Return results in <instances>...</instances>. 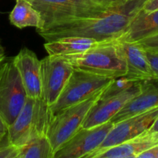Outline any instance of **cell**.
Here are the masks:
<instances>
[{
    "instance_id": "obj_1",
    "label": "cell",
    "mask_w": 158,
    "mask_h": 158,
    "mask_svg": "<svg viewBox=\"0 0 158 158\" xmlns=\"http://www.w3.org/2000/svg\"><path fill=\"white\" fill-rule=\"evenodd\" d=\"M147 0H127L95 16L65 20L37 31L46 42L68 36L94 39L98 42L118 39L127 31Z\"/></svg>"
},
{
    "instance_id": "obj_2",
    "label": "cell",
    "mask_w": 158,
    "mask_h": 158,
    "mask_svg": "<svg viewBox=\"0 0 158 158\" xmlns=\"http://www.w3.org/2000/svg\"><path fill=\"white\" fill-rule=\"evenodd\" d=\"M61 56L66 59L74 69L112 78L126 75V63L116 39L99 42L81 53Z\"/></svg>"
},
{
    "instance_id": "obj_3",
    "label": "cell",
    "mask_w": 158,
    "mask_h": 158,
    "mask_svg": "<svg viewBox=\"0 0 158 158\" xmlns=\"http://www.w3.org/2000/svg\"><path fill=\"white\" fill-rule=\"evenodd\" d=\"M53 117L50 108L43 99L27 97L19 115L9 126L8 141L21 147L35 137L46 135Z\"/></svg>"
},
{
    "instance_id": "obj_4",
    "label": "cell",
    "mask_w": 158,
    "mask_h": 158,
    "mask_svg": "<svg viewBox=\"0 0 158 158\" xmlns=\"http://www.w3.org/2000/svg\"><path fill=\"white\" fill-rule=\"evenodd\" d=\"M140 92L141 81H132L125 77L115 78L91 108L82 127H92L109 121L127 102Z\"/></svg>"
},
{
    "instance_id": "obj_5",
    "label": "cell",
    "mask_w": 158,
    "mask_h": 158,
    "mask_svg": "<svg viewBox=\"0 0 158 158\" xmlns=\"http://www.w3.org/2000/svg\"><path fill=\"white\" fill-rule=\"evenodd\" d=\"M105 89H101L84 101L62 110L54 116L46 135L54 154L82 127L88 112L99 100Z\"/></svg>"
},
{
    "instance_id": "obj_6",
    "label": "cell",
    "mask_w": 158,
    "mask_h": 158,
    "mask_svg": "<svg viewBox=\"0 0 158 158\" xmlns=\"http://www.w3.org/2000/svg\"><path fill=\"white\" fill-rule=\"evenodd\" d=\"M40 12L46 29L65 20L95 16L107 9L92 0H26ZM38 31V30H37Z\"/></svg>"
},
{
    "instance_id": "obj_7",
    "label": "cell",
    "mask_w": 158,
    "mask_h": 158,
    "mask_svg": "<svg viewBox=\"0 0 158 158\" xmlns=\"http://www.w3.org/2000/svg\"><path fill=\"white\" fill-rule=\"evenodd\" d=\"M115 78L74 69L57 102L50 106L53 116L72 105L87 100L111 84Z\"/></svg>"
},
{
    "instance_id": "obj_8",
    "label": "cell",
    "mask_w": 158,
    "mask_h": 158,
    "mask_svg": "<svg viewBox=\"0 0 158 158\" xmlns=\"http://www.w3.org/2000/svg\"><path fill=\"white\" fill-rule=\"evenodd\" d=\"M27 95L13 59L0 66V114L10 126L21 111Z\"/></svg>"
},
{
    "instance_id": "obj_9",
    "label": "cell",
    "mask_w": 158,
    "mask_h": 158,
    "mask_svg": "<svg viewBox=\"0 0 158 158\" xmlns=\"http://www.w3.org/2000/svg\"><path fill=\"white\" fill-rule=\"evenodd\" d=\"M74 68L61 56H50L40 60L42 98L49 106L57 102Z\"/></svg>"
},
{
    "instance_id": "obj_10",
    "label": "cell",
    "mask_w": 158,
    "mask_h": 158,
    "mask_svg": "<svg viewBox=\"0 0 158 158\" xmlns=\"http://www.w3.org/2000/svg\"><path fill=\"white\" fill-rule=\"evenodd\" d=\"M113 125L109 120L92 127H81L56 151L54 158H88L103 143Z\"/></svg>"
},
{
    "instance_id": "obj_11",
    "label": "cell",
    "mask_w": 158,
    "mask_h": 158,
    "mask_svg": "<svg viewBox=\"0 0 158 158\" xmlns=\"http://www.w3.org/2000/svg\"><path fill=\"white\" fill-rule=\"evenodd\" d=\"M157 117L158 106H156L114 123L103 143L88 158H94L98 153L139 135L150 129Z\"/></svg>"
},
{
    "instance_id": "obj_12",
    "label": "cell",
    "mask_w": 158,
    "mask_h": 158,
    "mask_svg": "<svg viewBox=\"0 0 158 158\" xmlns=\"http://www.w3.org/2000/svg\"><path fill=\"white\" fill-rule=\"evenodd\" d=\"M126 63L127 73L125 76L132 81H141L155 78L150 62L147 56V50L137 42L116 39Z\"/></svg>"
},
{
    "instance_id": "obj_13",
    "label": "cell",
    "mask_w": 158,
    "mask_h": 158,
    "mask_svg": "<svg viewBox=\"0 0 158 158\" xmlns=\"http://www.w3.org/2000/svg\"><path fill=\"white\" fill-rule=\"evenodd\" d=\"M13 61L20 74L27 97L42 98L40 60L35 52L23 47L14 57Z\"/></svg>"
},
{
    "instance_id": "obj_14",
    "label": "cell",
    "mask_w": 158,
    "mask_h": 158,
    "mask_svg": "<svg viewBox=\"0 0 158 158\" xmlns=\"http://www.w3.org/2000/svg\"><path fill=\"white\" fill-rule=\"evenodd\" d=\"M156 106H158V79L141 80V92L127 102L110 120L116 123Z\"/></svg>"
},
{
    "instance_id": "obj_15",
    "label": "cell",
    "mask_w": 158,
    "mask_h": 158,
    "mask_svg": "<svg viewBox=\"0 0 158 158\" xmlns=\"http://www.w3.org/2000/svg\"><path fill=\"white\" fill-rule=\"evenodd\" d=\"M158 144V132L149 130L116 146L98 153L94 158H138L144 151Z\"/></svg>"
},
{
    "instance_id": "obj_16",
    "label": "cell",
    "mask_w": 158,
    "mask_h": 158,
    "mask_svg": "<svg viewBox=\"0 0 158 158\" xmlns=\"http://www.w3.org/2000/svg\"><path fill=\"white\" fill-rule=\"evenodd\" d=\"M158 32V9L146 12L143 9L136 15L126 32L119 38L137 42Z\"/></svg>"
},
{
    "instance_id": "obj_17",
    "label": "cell",
    "mask_w": 158,
    "mask_h": 158,
    "mask_svg": "<svg viewBox=\"0 0 158 158\" xmlns=\"http://www.w3.org/2000/svg\"><path fill=\"white\" fill-rule=\"evenodd\" d=\"M94 39L79 36H68L54 41L46 42L43 45L50 56H66L81 53L98 44Z\"/></svg>"
},
{
    "instance_id": "obj_18",
    "label": "cell",
    "mask_w": 158,
    "mask_h": 158,
    "mask_svg": "<svg viewBox=\"0 0 158 158\" xmlns=\"http://www.w3.org/2000/svg\"><path fill=\"white\" fill-rule=\"evenodd\" d=\"M9 22L18 29L35 27L41 30L43 23L40 12L26 0H15V6L9 14Z\"/></svg>"
},
{
    "instance_id": "obj_19",
    "label": "cell",
    "mask_w": 158,
    "mask_h": 158,
    "mask_svg": "<svg viewBox=\"0 0 158 158\" xmlns=\"http://www.w3.org/2000/svg\"><path fill=\"white\" fill-rule=\"evenodd\" d=\"M54 152L47 135H41L20 147L18 158H54Z\"/></svg>"
},
{
    "instance_id": "obj_20",
    "label": "cell",
    "mask_w": 158,
    "mask_h": 158,
    "mask_svg": "<svg viewBox=\"0 0 158 158\" xmlns=\"http://www.w3.org/2000/svg\"><path fill=\"white\" fill-rule=\"evenodd\" d=\"M3 140L0 142V158H18L20 147L9 143L8 139L6 143Z\"/></svg>"
},
{
    "instance_id": "obj_21",
    "label": "cell",
    "mask_w": 158,
    "mask_h": 158,
    "mask_svg": "<svg viewBox=\"0 0 158 158\" xmlns=\"http://www.w3.org/2000/svg\"><path fill=\"white\" fill-rule=\"evenodd\" d=\"M145 49L156 52L158 51V32L137 41Z\"/></svg>"
},
{
    "instance_id": "obj_22",
    "label": "cell",
    "mask_w": 158,
    "mask_h": 158,
    "mask_svg": "<svg viewBox=\"0 0 158 158\" xmlns=\"http://www.w3.org/2000/svg\"><path fill=\"white\" fill-rule=\"evenodd\" d=\"M147 56L149 62H150L154 77L158 79V52L147 50Z\"/></svg>"
},
{
    "instance_id": "obj_23",
    "label": "cell",
    "mask_w": 158,
    "mask_h": 158,
    "mask_svg": "<svg viewBox=\"0 0 158 158\" xmlns=\"http://www.w3.org/2000/svg\"><path fill=\"white\" fill-rule=\"evenodd\" d=\"M92 1L97 4L100 5V6H103L105 9H108V8L123 4L127 0H92Z\"/></svg>"
},
{
    "instance_id": "obj_24",
    "label": "cell",
    "mask_w": 158,
    "mask_h": 158,
    "mask_svg": "<svg viewBox=\"0 0 158 158\" xmlns=\"http://www.w3.org/2000/svg\"><path fill=\"white\" fill-rule=\"evenodd\" d=\"M138 158H158V144L138 156Z\"/></svg>"
},
{
    "instance_id": "obj_25",
    "label": "cell",
    "mask_w": 158,
    "mask_h": 158,
    "mask_svg": "<svg viewBox=\"0 0 158 158\" xmlns=\"http://www.w3.org/2000/svg\"><path fill=\"white\" fill-rule=\"evenodd\" d=\"M8 128H9V126L5 121L2 114H0V142L2 141L7 137Z\"/></svg>"
},
{
    "instance_id": "obj_26",
    "label": "cell",
    "mask_w": 158,
    "mask_h": 158,
    "mask_svg": "<svg viewBox=\"0 0 158 158\" xmlns=\"http://www.w3.org/2000/svg\"><path fill=\"white\" fill-rule=\"evenodd\" d=\"M142 9L146 12L156 10L158 9V0H147Z\"/></svg>"
},
{
    "instance_id": "obj_27",
    "label": "cell",
    "mask_w": 158,
    "mask_h": 158,
    "mask_svg": "<svg viewBox=\"0 0 158 158\" xmlns=\"http://www.w3.org/2000/svg\"><path fill=\"white\" fill-rule=\"evenodd\" d=\"M5 59H6V54H5L4 48L2 47L1 43H0V66H1L2 63H3Z\"/></svg>"
},
{
    "instance_id": "obj_28",
    "label": "cell",
    "mask_w": 158,
    "mask_h": 158,
    "mask_svg": "<svg viewBox=\"0 0 158 158\" xmlns=\"http://www.w3.org/2000/svg\"><path fill=\"white\" fill-rule=\"evenodd\" d=\"M149 131H152V132H158V117L156 119V120L153 123V125L150 127Z\"/></svg>"
},
{
    "instance_id": "obj_29",
    "label": "cell",
    "mask_w": 158,
    "mask_h": 158,
    "mask_svg": "<svg viewBox=\"0 0 158 158\" xmlns=\"http://www.w3.org/2000/svg\"><path fill=\"white\" fill-rule=\"evenodd\" d=\"M152 52H153V51H152ZM158 52V51H156V52Z\"/></svg>"
}]
</instances>
